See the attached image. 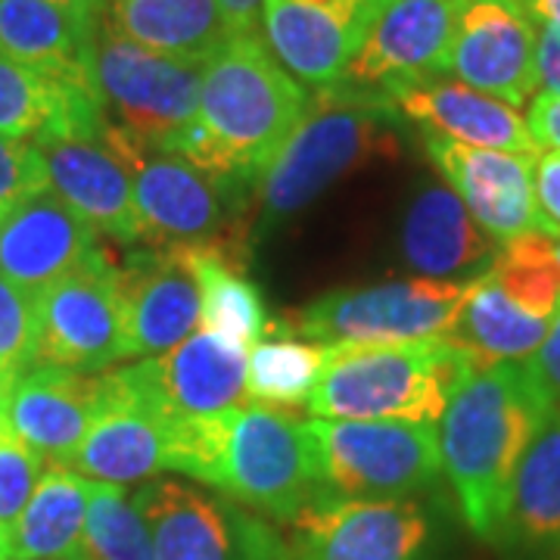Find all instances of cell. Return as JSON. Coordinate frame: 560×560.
Segmentation results:
<instances>
[{
	"mask_svg": "<svg viewBox=\"0 0 560 560\" xmlns=\"http://www.w3.org/2000/svg\"><path fill=\"white\" fill-rule=\"evenodd\" d=\"M548 408L526 361L474 368L455 386L436 427L440 460L477 539H504L514 474Z\"/></svg>",
	"mask_w": 560,
	"mask_h": 560,
	"instance_id": "1",
	"label": "cell"
},
{
	"mask_svg": "<svg viewBox=\"0 0 560 560\" xmlns=\"http://www.w3.org/2000/svg\"><path fill=\"white\" fill-rule=\"evenodd\" d=\"M308 94L268 44L228 35L202 62L200 128L215 153L221 184L259 180L308 113Z\"/></svg>",
	"mask_w": 560,
	"mask_h": 560,
	"instance_id": "2",
	"label": "cell"
},
{
	"mask_svg": "<svg viewBox=\"0 0 560 560\" xmlns=\"http://www.w3.org/2000/svg\"><path fill=\"white\" fill-rule=\"evenodd\" d=\"M393 101L346 81L327 84L308 103V113L265 168L259 184V231H271L315 202L342 175L371 160H396Z\"/></svg>",
	"mask_w": 560,
	"mask_h": 560,
	"instance_id": "3",
	"label": "cell"
},
{
	"mask_svg": "<svg viewBox=\"0 0 560 560\" xmlns=\"http://www.w3.org/2000/svg\"><path fill=\"white\" fill-rule=\"evenodd\" d=\"M474 361L448 337L374 346H327L308 411L327 420L440 423Z\"/></svg>",
	"mask_w": 560,
	"mask_h": 560,
	"instance_id": "4",
	"label": "cell"
},
{
	"mask_svg": "<svg viewBox=\"0 0 560 560\" xmlns=\"http://www.w3.org/2000/svg\"><path fill=\"white\" fill-rule=\"evenodd\" d=\"M88 69L106 119L147 150L172 153L180 135L200 119V62L135 44L106 20L94 28Z\"/></svg>",
	"mask_w": 560,
	"mask_h": 560,
	"instance_id": "5",
	"label": "cell"
},
{
	"mask_svg": "<svg viewBox=\"0 0 560 560\" xmlns=\"http://www.w3.org/2000/svg\"><path fill=\"white\" fill-rule=\"evenodd\" d=\"M318 480L334 499H408L440 480L436 423L308 420Z\"/></svg>",
	"mask_w": 560,
	"mask_h": 560,
	"instance_id": "6",
	"label": "cell"
},
{
	"mask_svg": "<svg viewBox=\"0 0 560 560\" xmlns=\"http://www.w3.org/2000/svg\"><path fill=\"white\" fill-rule=\"evenodd\" d=\"M219 492L280 523H293L324 499L305 420L259 401L234 405L224 427Z\"/></svg>",
	"mask_w": 560,
	"mask_h": 560,
	"instance_id": "7",
	"label": "cell"
},
{
	"mask_svg": "<svg viewBox=\"0 0 560 560\" xmlns=\"http://www.w3.org/2000/svg\"><path fill=\"white\" fill-rule=\"evenodd\" d=\"M131 172L140 243L150 249H202L212 246L237 261V231H228V197L221 180L209 178L187 160L147 150L106 121L103 138Z\"/></svg>",
	"mask_w": 560,
	"mask_h": 560,
	"instance_id": "8",
	"label": "cell"
},
{
	"mask_svg": "<svg viewBox=\"0 0 560 560\" xmlns=\"http://www.w3.org/2000/svg\"><path fill=\"white\" fill-rule=\"evenodd\" d=\"M470 280L408 278L324 293L293 315V330L320 346H374L445 337Z\"/></svg>",
	"mask_w": 560,
	"mask_h": 560,
	"instance_id": "9",
	"label": "cell"
},
{
	"mask_svg": "<svg viewBox=\"0 0 560 560\" xmlns=\"http://www.w3.org/2000/svg\"><path fill=\"white\" fill-rule=\"evenodd\" d=\"M156 560H293V545L231 495L153 477L135 492Z\"/></svg>",
	"mask_w": 560,
	"mask_h": 560,
	"instance_id": "10",
	"label": "cell"
},
{
	"mask_svg": "<svg viewBox=\"0 0 560 560\" xmlns=\"http://www.w3.org/2000/svg\"><path fill=\"white\" fill-rule=\"evenodd\" d=\"M38 361L69 371H106L131 355L119 268L97 253L66 278L35 293Z\"/></svg>",
	"mask_w": 560,
	"mask_h": 560,
	"instance_id": "11",
	"label": "cell"
},
{
	"mask_svg": "<svg viewBox=\"0 0 560 560\" xmlns=\"http://www.w3.org/2000/svg\"><path fill=\"white\" fill-rule=\"evenodd\" d=\"M433 521L415 499L324 495L293 521V560H430Z\"/></svg>",
	"mask_w": 560,
	"mask_h": 560,
	"instance_id": "12",
	"label": "cell"
},
{
	"mask_svg": "<svg viewBox=\"0 0 560 560\" xmlns=\"http://www.w3.org/2000/svg\"><path fill=\"white\" fill-rule=\"evenodd\" d=\"M246 364V346L202 327L162 355L125 364L119 374L168 427H178L187 420L215 418L241 405Z\"/></svg>",
	"mask_w": 560,
	"mask_h": 560,
	"instance_id": "13",
	"label": "cell"
},
{
	"mask_svg": "<svg viewBox=\"0 0 560 560\" xmlns=\"http://www.w3.org/2000/svg\"><path fill=\"white\" fill-rule=\"evenodd\" d=\"M536 40V20L523 0H455L448 72L517 109L539 91Z\"/></svg>",
	"mask_w": 560,
	"mask_h": 560,
	"instance_id": "14",
	"label": "cell"
},
{
	"mask_svg": "<svg viewBox=\"0 0 560 560\" xmlns=\"http://www.w3.org/2000/svg\"><path fill=\"white\" fill-rule=\"evenodd\" d=\"M423 153L492 241L508 243L529 231L558 241V231L545 221L536 200L539 160L467 147L433 131H423Z\"/></svg>",
	"mask_w": 560,
	"mask_h": 560,
	"instance_id": "15",
	"label": "cell"
},
{
	"mask_svg": "<svg viewBox=\"0 0 560 560\" xmlns=\"http://www.w3.org/2000/svg\"><path fill=\"white\" fill-rule=\"evenodd\" d=\"M455 0H389L349 60L342 81L393 97L401 88L442 79L452 57Z\"/></svg>",
	"mask_w": 560,
	"mask_h": 560,
	"instance_id": "16",
	"label": "cell"
},
{
	"mask_svg": "<svg viewBox=\"0 0 560 560\" xmlns=\"http://www.w3.org/2000/svg\"><path fill=\"white\" fill-rule=\"evenodd\" d=\"M97 253V231L50 187L28 194L0 219V278L32 296Z\"/></svg>",
	"mask_w": 560,
	"mask_h": 560,
	"instance_id": "17",
	"label": "cell"
},
{
	"mask_svg": "<svg viewBox=\"0 0 560 560\" xmlns=\"http://www.w3.org/2000/svg\"><path fill=\"white\" fill-rule=\"evenodd\" d=\"M116 268L131 355H162L197 334L202 320L200 287L184 249L135 246Z\"/></svg>",
	"mask_w": 560,
	"mask_h": 560,
	"instance_id": "18",
	"label": "cell"
},
{
	"mask_svg": "<svg viewBox=\"0 0 560 560\" xmlns=\"http://www.w3.org/2000/svg\"><path fill=\"white\" fill-rule=\"evenodd\" d=\"M172 427L121 381L119 368L101 374V405L88 436L72 458V470L101 482L153 480L168 460Z\"/></svg>",
	"mask_w": 560,
	"mask_h": 560,
	"instance_id": "19",
	"label": "cell"
},
{
	"mask_svg": "<svg viewBox=\"0 0 560 560\" xmlns=\"http://www.w3.org/2000/svg\"><path fill=\"white\" fill-rule=\"evenodd\" d=\"M101 405V374L60 364H32L3 401V420L47 464H66L79 452Z\"/></svg>",
	"mask_w": 560,
	"mask_h": 560,
	"instance_id": "20",
	"label": "cell"
},
{
	"mask_svg": "<svg viewBox=\"0 0 560 560\" xmlns=\"http://www.w3.org/2000/svg\"><path fill=\"white\" fill-rule=\"evenodd\" d=\"M50 190L109 241L138 246L140 224L131 172L106 140L38 143Z\"/></svg>",
	"mask_w": 560,
	"mask_h": 560,
	"instance_id": "21",
	"label": "cell"
},
{
	"mask_svg": "<svg viewBox=\"0 0 560 560\" xmlns=\"http://www.w3.org/2000/svg\"><path fill=\"white\" fill-rule=\"evenodd\" d=\"M389 101L408 119L418 121L423 131L480 150H501L533 160L541 156V147L514 106L495 101L477 88H467L460 81H420L396 91Z\"/></svg>",
	"mask_w": 560,
	"mask_h": 560,
	"instance_id": "22",
	"label": "cell"
},
{
	"mask_svg": "<svg viewBox=\"0 0 560 560\" xmlns=\"http://www.w3.org/2000/svg\"><path fill=\"white\" fill-rule=\"evenodd\" d=\"M495 241L482 231L448 184H427L401 221V256L423 278H480L495 259Z\"/></svg>",
	"mask_w": 560,
	"mask_h": 560,
	"instance_id": "23",
	"label": "cell"
},
{
	"mask_svg": "<svg viewBox=\"0 0 560 560\" xmlns=\"http://www.w3.org/2000/svg\"><path fill=\"white\" fill-rule=\"evenodd\" d=\"M91 480L66 464H47L28 504L10 526L13 560H79Z\"/></svg>",
	"mask_w": 560,
	"mask_h": 560,
	"instance_id": "24",
	"label": "cell"
},
{
	"mask_svg": "<svg viewBox=\"0 0 560 560\" xmlns=\"http://www.w3.org/2000/svg\"><path fill=\"white\" fill-rule=\"evenodd\" d=\"M548 330L551 320L529 315L486 271L470 280L445 337L474 361V368H489L499 361H526L545 342Z\"/></svg>",
	"mask_w": 560,
	"mask_h": 560,
	"instance_id": "25",
	"label": "cell"
},
{
	"mask_svg": "<svg viewBox=\"0 0 560 560\" xmlns=\"http://www.w3.org/2000/svg\"><path fill=\"white\" fill-rule=\"evenodd\" d=\"M501 541L533 551L560 548V405L545 411L517 464Z\"/></svg>",
	"mask_w": 560,
	"mask_h": 560,
	"instance_id": "26",
	"label": "cell"
},
{
	"mask_svg": "<svg viewBox=\"0 0 560 560\" xmlns=\"http://www.w3.org/2000/svg\"><path fill=\"white\" fill-rule=\"evenodd\" d=\"M103 20L135 44L200 66L228 38L219 0H113Z\"/></svg>",
	"mask_w": 560,
	"mask_h": 560,
	"instance_id": "27",
	"label": "cell"
},
{
	"mask_svg": "<svg viewBox=\"0 0 560 560\" xmlns=\"http://www.w3.org/2000/svg\"><path fill=\"white\" fill-rule=\"evenodd\" d=\"M261 28L268 50L293 75L308 84H337L349 60L361 47V38L342 22L320 16L296 0H265Z\"/></svg>",
	"mask_w": 560,
	"mask_h": 560,
	"instance_id": "28",
	"label": "cell"
},
{
	"mask_svg": "<svg viewBox=\"0 0 560 560\" xmlns=\"http://www.w3.org/2000/svg\"><path fill=\"white\" fill-rule=\"evenodd\" d=\"M94 28L50 0H0V57L38 72H84Z\"/></svg>",
	"mask_w": 560,
	"mask_h": 560,
	"instance_id": "29",
	"label": "cell"
},
{
	"mask_svg": "<svg viewBox=\"0 0 560 560\" xmlns=\"http://www.w3.org/2000/svg\"><path fill=\"white\" fill-rule=\"evenodd\" d=\"M190 271L197 278L202 302V324L206 330L219 334L224 340L256 346L261 334L268 330L265 305H261L256 283L243 275L237 261H231L224 253L202 246V249H184Z\"/></svg>",
	"mask_w": 560,
	"mask_h": 560,
	"instance_id": "30",
	"label": "cell"
},
{
	"mask_svg": "<svg viewBox=\"0 0 560 560\" xmlns=\"http://www.w3.org/2000/svg\"><path fill=\"white\" fill-rule=\"evenodd\" d=\"M327 346L312 340H259L246 364V396L268 408H308V399L324 374Z\"/></svg>",
	"mask_w": 560,
	"mask_h": 560,
	"instance_id": "31",
	"label": "cell"
},
{
	"mask_svg": "<svg viewBox=\"0 0 560 560\" xmlns=\"http://www.w3.org/2000/svg\"><path fill=\"white\" fill-rule=\"evenodd\" d=\"M489 275L529 315L555 320L560 308V265L555 259V237L529 231L508 241L495 253Z\"/></svg>",
	"mask_w": 560,
	"mask_h": 560,
	"instance_id": "32",
	"label": "cell"
},
{
	"mask_svg": "<svg viewBox=\"0 0 560 560\" xmlns=\"http://www.w3.org/2000/svg\"><path fill=\"white\" fill-rule=\"evenodd\" d=\"M84 555L91 560H156L150 529L125 486L91 480Z\"/></svg>",
	"mask_w": 560,
	"mask_h": 560,
	"instance_id": "33",
	"label": "cell"
},
{
	"mask_svg": "<svg viewBox=\"0 0 560 560\" xmlns=\"http://www.w3.org/2000/svg\"><path fill=\"white\" fill-rule=\"evenodd\" d=\"M32 364H38L35 296L0 278V405Z\"/></svg>",
	"mask_w": 560,
	"mask_h": 560,
	"instance_id": "34",
	"label": "cell"
},
{
	"mask_svg": "<svg viewBox=\"0 0 560 560\" xmlns=\"http://www.w3.org/2000/svg\"><path fill=\"white\" fill-rule=\"evenodd\" d=\"M44 464L47 460L35 448H28L0 415V523L3 526L16 523L44 477Z\"/></svg>",
	"mask_w": 560,
	"mask_h": 560,
	"instance_id": "35",
	"label": "cell"
},
{
	"mask_svg": "<svg viewBox=\"0 0 560 560\" xmlns=\"http://www.w3.org/2000/svg\"><path fill=\"white\" fill-rule=\"evenodd\" d=\"M44 187H50V180L38 143L0 135V219L28 194H38Z\"/></svg>",
	"mask_w": 560,
	"mask_h": 560,
	"instance_id": "36",
	"label": "cell"
},
{
	"mask_svg": "<svg viewBox=\"0 0 560 560\" xmlns=\"http://www.w3.org/2000/svg\"><path fill=\"white\" fill-rule=\"evenodd\" d=\"M526 368H529L533 381L539 383L545 399L551 405H560V308L551 320V330H548L545 342L526 359Z\"/></svg>",
	"mask_w": 560,
	"mask_h": 560,
	"instance_id": "37",
	"label": "cell"
},
{
	"mask_svg": "<svg viewBox=\"0 0 560 560\" xmlns=\"http://www.w3.org/2000/svg\"><path fill=\"white\" fill-rule=\"evenodd\" d=\"M536 200L560 237V153H541L536 162Z\"/></svg>",
	"mask_w": 560,
	"mask_h": 560,
	"instance_id": "38",
	"label": "cell"
},
{
	"mask_svg": "<svg viewBox=\"0 0 560 560\" xmlns=\"http://www.w3.org/2000/svg\"><path fill=\"white\" fill-rule=\"evenodd\" d=\"M529 131H533V138L536 143H545V147H551L555 153H560V94H548V91H541L539 97L533 101L529 106Z\"/></svg>",
	"mask_w": 560,
	"mask_h": 560,
	"instance_id": "39",
	"label": "cell"
},
{
	"mask_svg": "<svg viewBox=\"0 0 560 560\" xmlns=\"http://www.w3.org/2000/svg\"><path fill=\"white\" fill-rule=\"evenodd\" d=\"M536 75L541 91L560 94V25H541L536 40Z\"/></svg>",
	"mask_w": 560,
	"mask_h": 560,
	"instance_id": "40",
	"label": "cell"
},
{
	"mask_svg": "<svg viewBox=\"0 0 560 560\" xmlns=\"http://www.w3.org/2000/svg\"><path fill=\"white\" fill-rule=\"evenodd\" d=\"M219 10L228 35H253L259 32L265 0H219Z\"/></svg>",
	"mask_w": 560,
	"mask_h": 560,
	"instance_id": "41",
	"label": "cell"
},
{
	"mask_svg": "<svg viewBox=\"0 0 560 560\" xmlns=\"http://www.w3.org/2000/svg\"><path fill=\"white\" fill-rule=\"evenodd\" d=\"M50 3H57L60 10H66L81 25H97L113 0H50Z\"/></svg>",
	"mask_w": 560,
	"mask_h": 560,
	"instance_id": "42",
	"label": "cell"
},
{
	"mask_svg": "<svg viewBox=\"0 0 560 560\" xmlns=\"http://www.w3.org/2000/svg\"><path fill=\"white\" fill-rule=\"evenodd\" d=\"M526 10L541 25H560V0H526Z\"/></svg>",
	"mask_w": 560,
	"mask_h": 560,
	"instance_id": "43",
	"label": "cell"
},
{
	"mask_svg": "<svg viewBox=\"0 0 560 560\" xmlns=\"http://www.w3.org/2000/svg\"><path fill=\"white\" fill-rule=\"evenodd\" d=\"M0 560H13L10 558V526L0 523Z\"/></svg>",
	"mask_w": 560,
	"mask_h": 560,
	"instance_id": "44",
	"label": "cell"
},
{
	"mask_svg": "<svg viewBox=\"0 0 560 560\" xmlns=\"http://www.w3.org/2000/svg\"><path fill=\"white\" fill-rule=\"evenodd\" d=\"M555 259H558V265H560V237L555 241Z\"/></svg>",
	"mask_w": 560,
	"mask_h": 560,
	"instance_id": "45",
	"label": "cell"
},
{
	"mask_svg": "<svg viewBox=\"0 0 560 560\" xmlns=\"http://www.w3.org/2000/svg\"><path fill=\"white\" fill-rule=\"evenodd\" d=\"M79 560H91V558H88V555H81V558Z\"/></svg>",
	"mask_w": 560,
	"mask_h": 560,
	"instance_id": "46",
	"label": "cell"
},
{
	"mask_svg": "<svg viewBox=\"0 0 560 560\" xmlns=\"http://www.w3.org/2000/svg\"><path fill=\"white\" fill-rule=\"evenodd\" d=\"M0 415H3V405H0Z\"/></svg>",
	"mask_w": 560,
	"mask_h": 560,
	"instance_id": "47",
	"label": "cell"
},
{
	"mask_svg": "<svg viewBox=\"0 0 560 560\" xmlns=\"http://www.w3.org/2000/svg\"><path fill=\"white\" fill-rule=\"evenodd\" d=\"M523 3H526V0H523Z\"/></svg>",
	"mask_w": 560,
	"mask_h": 560,
	"instance_id": "48",
	"label": "cell"
}]
</instances>
